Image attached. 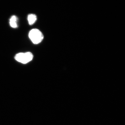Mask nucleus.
Wrapping results in <instances>:
<instances>
[{"instance_id": "obj_1", "label": "nucleus", "mask_w": 125, "mask_h": 125, "mask_svg": "<svg viewBox=\"0 0 125 125\" xmlns=\"http://www.w3.org/2000/svg\"><path fill=\"white\" fill-rule=\"evenodd\" d=\"M29 36L32 42L34 44L40 43L42 41L44 38L42 33L37 29L31 30L30 31Z\"/></svg>"}, {"instance_id": "obj_2", "label": "nucleus", "mask_w": 125, "mask_h": 125, "mask_svg": "<svg viewBox=\"0 0 125 125\" xmlns=\"http://www.w3.org/2000/svg\"><path fill=\"white\" fill-rule=\"evenodd\" d=\"M33 55L30 52H20L16 54L15 59L18 62L23 64H26L31 61L33 58Z\"/></svg>"}, {"instance_id": "obj_3", "label": "nucleus", "mask_w": 125, "mask_h": 125, "mask_svg": "<svg viewBox=\"0 0 125 125\" xmlns=\"http://www.w3.org/2000/svg\"><path fill=\"white\" fill-rule=\"evenodd\" d=\"M10 25L12 28H15L18 27L17 18L15 16H11L10 19Z\"/></svg>"}, {"instance_id": "obj_4", "label": "nucleus", "mask_w": 125, "mask_h": 125, "mask_svg": "<svg viewBox=\"0 0 125 125\" xmlns=\"http://www.w3.org/2000/svg\"><path fill=\"white\" fill-rule=\"evenodd\" d=\"M37 19V16L34 14H30L28 16V21L30 25L33 24L36 22Z\"/></svg>"}]
</instances>
